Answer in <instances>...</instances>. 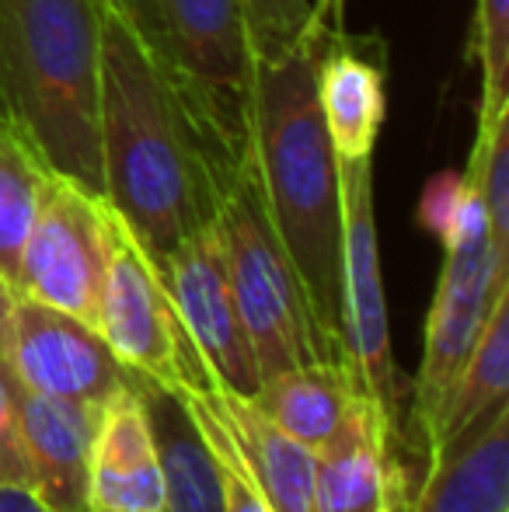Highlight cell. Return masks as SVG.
Returning <instances> with one entry per match:
<instances>
[{"mask_svg": "<svg viewBox=\"0 0 509 512\" xmlns=\"http://www.w3.org/2000/svg\"><path fill=\"white\" fill-rule=\"evenodd\" d=\"M102 196L154 262L217 220L252 147L102 7Z\"/></svg>", "mask_w": 509, "mask_h": 512, "instance_id": "obj_1", "label": "cell"}, {"mask_svg": "<svg viewBox=\"0 0 509 512\" xmlns=\"http://www.w3.org/2000/svg\"><path fill=\"white\" fill-rule=\"evenodd\" d=\"M328 28L307 21L283 56L255 63L252 154L265 209L300 279L321 345L342 359L339 157L318 108V56Z\"/></svg>", "mask_w": 509, "mask_h": 512, "instance_id": "obj_2", "label": "cell"}, {"mask_svg": "<svg viewBox=\"0 0 509 512\" xmlns=\"http://www.w3.org/2000/svg\"><path fill=\"white\" fill-rule=\"evenodd\" d=\"M105 0H0V112L53 175L102 196Z\"/></svg>", "mask_w": 509, "mask_h": 512, "instance_id": "obj_3", "label": "cell"}, {"mask_svg": "<svg viewBox=\"0 0 509 512\" xmlns=\"http://www.w3.org/2000/svg\"><path fill=\"white\" fill-rule=\"evenodd\" d=\"M422 220L443 237V265L426 317L422 363L412 384V429L419 450L433 436L454 380L482 335L496 293L509 286V258L492 241L489 216L468 178H443L422 203Z\"/></svg>", "mask_w": 509, "mask_h": 512, "instance_id": "obj_4", "label": "cell"}, {"mask_svg": "<svg viewBox=\"0 0 509 512\" xmlns=\"http://www.w3.org/2000/svg\"><path fill=\"white\" fill-rule=\"evenodd\" d=\"M213 230L220 237L234 304H238L248 345H252L258 384L269 380L272 373L332 359L321 345L300 279L269 220L255 154H248L238 182L231 185L213 220Z\"/></svg>", "mask_w": 509, "mask_h": 512, "instance_id": "obj_5", "label": "cell"}, {"mask_svg": "<svg viewBox=\"0 0 509 512\" xmlns=\"http://www.w3.org/2000/svg\"><path fill=\"white\" fill-rule=\"evenodd\" d=\"M238 143L252 147L255 56L241 0H105Z\"/></svg>", "mask_w": 509, "mask_h": 512, "instance_id": "obj_6", "label": "cell"}, {"mask_svg": "<svg viewBox=\"0 0 509 512\" xmlns=\"http://www.w3.org/2000/svg\"><path fill=\"white\" fill-rule=\"evenodd\" d=\"M95 328L102 331L119 363L143 384H154L168 394L217 387L164 290L154 258L116 209L109 223V269Z\"/></svg>", "mask_w": 509, "mask_h": 512, "instance_id": "obj_7", "label": "cell"}, {"mask_svg": "<svg viewBox=\"0 0 509 512\" xmlns=\"http://www.w3.org/2000/svg\"><path fill=\"white\" fill-rule=\"evenodd\" d=\"M342 196V363L377 422L398 436V377L387 331L374 206V157H339Z\"/></svg>", "mask_w": 509, "mask_h": 512, "instance_id": "obj_8", "label": "cell"}, {"mask_svg": "<svg viewBox=\"0 0 509 512\" xmlns=\"http://www.w3.org/2000/svg\"><path fill=\"white\" fill-rule=\"evenodd\" d=\"M112 206L105 196L53 175L14 272L18 297L39 300L95 324L109 269Z\"/></svg>", "mask_w": 509, "mask_h": 512, "instance_id": "obj_9", "label": "cell"}, {"mask_svg": "<svg viewBox=\"0 0 509 512\" xmlns=\"http://www.w3.org/2000/svg\"><path fill=\"white\" fill-rule=\"evenodd\" d=\"M0 366L25 391L77 405H105L136 380L95 324L28 297L14 300L0 328Z\"/></svg>", "mask_w": 509, "mask_h": 512, "instance_id": "obj_10", "label": "cell"}, {"mask_svg": "<svg viewBox=\"0 0 509 512\" xmlns=\"http://www.w3.org/2000/svg\"><path fill=\"white\" fill-rule=\"evenodd\" d=\"M154 265L161 272V283L178 317H182L192 345L199 349L206 370H210L213 384L220 391L255 398L258 370L238 304H234L227 262L213 223L192 234L189 241H182L171 255H164Z\"/></svg>", "mask_w": 509, "mask_h": 512, "instance_id": "obj_11", "label": "cell"}, {"mask_svg": "<svg viewBox=\"0 0 509 512\" xmlns=\"http://www.w3.org/2000/svg\"><path fill=\"white\" fill-rule=\"evenodd\" d=\"M171 398L182 401L192 422L217 432L231 446L272 512H311L314 450L272 425L252 398L220 391V387H199Z\"/></svg>", "mask_w": 509, "mask_h": 512, "instance_id": "obj_12", "label": "cell"}, {"mask_svg": "<svg viewBox=\"0 0 509 512\" xmlns=\"http://www.w3.org/2000/svg\"><path fill=\"white\" fill-rule=\"evenodd\" d=\"M88 512H164V474L143 380L119 387L98 408L88 460Z\"/></svg>", "mask_w": 509, "mask_h": 512, "instance_id": "obj_13", "label": "cell"}, {"mask_svg": "<svg viewBox=\"0 0 509 512\" xmlns=\"http://www.w3.org/2000/svg\"><path fill=\"white\" fill-rule=\"evenodd\" d=\"M7 384L35 499L49 512H88V460L102 405L46 398L18 387L11 377Z\"/></svg>", "mask_w": 509, "mask_h": 512, "instance_id": "obj_14", "label": "cell"}, {"mask_svg": "<svg viewBox=\"0 0 509 512\" xmlns=\"http://www.w3.org/2000/svg\"><path fill=\"white\" fill-rule=\"evenodd\" d=\"M318 108L335 157H374L387 115V42L328 28L318 56Z\"/></svg>", "mask_w": 509, "mask_h": 512, "instance_id": "obj_15", "label": "cell"}, {"mask_svg": "<svg viewBox=\"0 0 509 512\" xmlns=\"http://www.w3.org/2000/svg\"><path fill=\"white\" fill-rule=\"evenodd\" d=\"M394 512H509V405L422 460V481L401 485Z\"/></svg>", "mask_w": 509, "mask_h": 512, "instance_id": "obj_16", "label": "cell"}, {"mask_svg": "<svg viewBox=\"0 0 509 512\" xmlns=\"http://www.w3.org/2000/svg\"><path fill=\"white\" fill-rule=\"evenodd\" d=\"M398 436L360 405L349 422L314 450L311 512H394L405 471L394 464Z\"/></svg>", "mask_w": 509, "mask_h": 512, "instance_id": "obj_17", "label": "cell"}, {"mask_svg": "<svg viewBox=\"0 0 509 512\" xmlns=\"http://www.w3.org/2000/svg\"><path fill=\"white\" fill-rule=\"evenodd\" d=\"M252 401L272 425H279L307 450L325 446L356 408L367 405L356 391L349 366L339 359H318V363L272 373L258 384Z\"/></svg>", "mask_w": 509, "mask_h": 512, "instance_id": "obj_18", "label": "cell"}, {"mask_svg": "<svg viewBox=\"0 0 509 512\" xmlns=\"http://www.w3.org/2000/svg\"><path fill=\"white\" fill-rule=\"evenodd\" d=\"M150 429L164 474V512H227L217 457L199 436L182 401L154 384H143Z\"/></svg>", "mask_w": 509, "mask_h": 512, "instance_id": "obj_19", "label": "cell"}, {"mask_svg": "<svg viewBox=\"0 0 509 512\" xmlns=\"http://www.w3.org/2000/svg\"><path fill=\"white\" fill-rule=\"evenodd\" d=\"M503 405H509V286H503L492 300L482 335L471 345L468 359L454 380L447 408H443L433 436L419 450L422 460L433 457L440 446L454 443L461 432H468L471 425Z\"/></svg>", "mask_w": 509, "mask_h": 512, "instance_id": "obj_20", "label": "cell"}, {"mask_svg": "<svg viewBox=\"0 0 509 512\" xmlns=\"http://www.w3.org/2000/svg\"><path fill=\"white\" fill-rule=\"evenodd\" d=\"M53 171L0 119V272L11 279Z\"/></svg>", "mask_w": 509, "mask_h": 512, "instance_id": "obj_21", "label": "cell"}, {"mask_svg": "<svg viewBox=\"0 0 509 512\" xmlns=\"http://www.w3.org/2000/svg\"><path fill=\"white\" fill-rule=\"evenodd\" d=\"M464 178L482 199L499 255L509 258V105L489 119H478V136Z\"/></svg>", "mask_w": 509, "mask_h": 512, "instance_id": "obj_22", "label": "cell"}, {"mask_svg": "<svg viewBox=\"0 0 509 512\" xmlns=\"http://www.w3.org/2000/svg\"><path fill=\"white\" fill-rule=\"evenodd\" d=\"M475 56L482 63L478 119H489L509 105V0H478Z\"/></svg>", "mask_w": 509, "mask_h": 512, "instance_id": "obj_23", "label": "cell"}, {"mask_svg": "<svg viewBox=\"0 0 509 512\" xmlns=\"http://www.w3.org/2000/svg\"><path fill=\"white\" fill-rule=\"evenodd\" d=\"M255 63L283 56L311 21V0H241Z\"/></svg>", "mask_w": 509, "mask_h": 512, "instance_id": "obj_24", "label": "cell"}, {"mask_svg": "<svg viewBox=\"0 0 509 512\" xmlns=\"http://www.w3.org/2000/svg\"><path fill=\"white\" fill-rule=\"evenodd\" d=\"M0 485L32 488V474H28V460H25V450H21V436H18L14 394H11V384H7L4 366H0Z\"/></svg>", "mask_w": 509, "mask_h": 512, "instance_id": "obj_25", "label": "cell"}, {"mask_svg": "<svg viewBox=\"0 0 509 512\" xmlns=\"http://www.w3.org/2000/svg\"><path fill=\"white\" fill-rule=\"evenodd\" d=\"M0 512H49V509L35 499L32 488L0 485Z\"/></svg>", "mask_w": 509, "mask_h": 512, "instance_id": "obj_26", "label": "cell"}, {"mask_svg": "<svg viewBox=\"0 0 509 512\" xmlns=\"http://www.w3.org/2000/svg\"><path fill=\"white\" fill-rule=\"evenodd\" d=\"M311 21H321V25H332V28H346V0H314Z\"/></svg>", "mask_w": 509, "mask_h": 512, "instance_id": "obj_27", "label": "cell"}, {"mask_svg": "<svg viewBox=\"0 0 509 512\" xmlns=\"http://www.w3.org/2000/svg\"><path fill=\"white\" fill-rule=\"evenodd\" d=\"M14 300H18V290H14L11 279L0 272V328H4V321H7V314H11Z\"/></svg>", "mask_w": 509, "mask_h": 512, "instance_id": "obj_28", "label": "cell"}, {"mask_svg": "<svg viewBox=\"0 0 509 512\" xmlns=\"http://www.w3.org/2000/svg\"><path fill=\"white\" fill-rule=\"evenodd\" d=\"M0 119H4V112H0Z\"/></svg>", "mask_w": 509, "mask_h": 512, "instance_id": "obj_29", "label": "cell"}]
</instances>
